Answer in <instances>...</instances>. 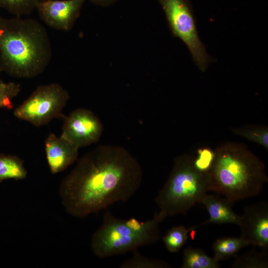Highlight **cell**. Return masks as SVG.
Instances as JSON below:
<instances>
[{"label": "cell", "instance_id": "cell-14", "mask_svg": "<svg viewBox=\"0 0 268 268\" xmlns=\"http://www.w3.org/2000/svg\"><path fill=\"white\" fill-rule=\"evenodd\" d=\"M27 175L21 158L14 155L0 153V183L8 179H24Z\"/></svg>", "mask_w": 268, "mask_h": 268}, {"label": "cell", "instance_id": "cell-7", "mask_svg": "<svg viewBox=\"0 0 268 268\" xmlns=\"http://www.w3.org/2000/svg\"><path fill=\"white\" fill-rule=\"evenodd\" d=\"M165 12L173 35L188 48L196 64L204 71L214 61L207 54L196 28L191 7L186 0H158Z\"/></svg>", "mask_w": 268, "mask_h": 268}, {"label": "cell", "instance_id": "cell-22", "mask_svg": "<svg viewBox=\"0 0 268 268\" xmlns=\"http://www.w3.org/2000/svg\"><path fill=\"white\" fill-rule=\"evenodd\" d=\"M214 150L204 147L198 149L197 155L194 157L195 166L203 172H209L214 158Z\"/></svg>", "mask_w": 268, "mask_h": 268}, {"label": "cell", "instance_id": "cell-17", "mask_svg": "<svg viewBox=\"0 0 268 268\" xmlns=\"http://www.w3.org/2000/svg\"><path fill=\"white\" fill-rule=\"evenodd\" d=\"M235 134L256 143L268 150V127L266 125H246L239 128H231Z\"/></svg>", "mask_w": 268, "mask_h": 268}, {"label": "cell", "instance_id": "cell-16", "mask_svg": "<svg viewBox=\"0 0 268 268\" xmlns=\"http://www.w3.org/2000/svg\"><path fill=\"white\" fill-rule=\"evenodd\" d=\"M268 252H259L255 248L240 255H237L232 263V268H268Z\"/></svg>", "mask_w": 268, "mask_h": 268}, {"label": "cell", "instance_id": "cell-11", "mask_svg": "<svg viewBox=\"0 0 268 268\" xmlns=\"http://www.w3.org/2000/svg\"><path fill=\"white\" fill-rule=\"evenodd\" d=\"M45 146L47 162L52 174L63 171L77 159L79 148L61 135L49 134Z\"/></svg>", "mask_w": 268, "mask_h": 268}, {"label": "cell", "instance_id": "cell-13", "mask_svg": "<svg viewBox=\"0 0 268 268\" xmlns=\"http://www.w3.org/2000/svg\"><path fill=\"white\" fill-rule=\"evenodd\" d=\"M249 245V243L241 236L218 238L213 244V258L219 262L231 257H235L238 251Z\"/></svg>", "mask_w": 268, "mask_h": 268}, {"label": "cell", "instance_id": "cell-5", "mask_svg": "<svg viewBox=\"0 0 268 268\" xmlns=\"http://www.w3.org/2000/svg\"><path fill=\"white\" fill-rule=\"evenodd\" d=\"M210 191L209 172L199 170L194 156L176 157L169 177L155 198L160 213L165 217L186 215L188 210Z\"/></svg>", "mask_w": 268, "mask_h": 268}, {"label": "cell", "instance_id": "cell-20", "mask_svg": "<svg viewBox=\"0 0 268 268\" xmlns=\"http://www.w3.org/2000/svg\"><path fill=\"white\" fill-rule=\"evenodd\" d=\"M133 256L123 262L122 268H168L171 267L166 262L148 258L139 253L137 250L132 252Z\"/></svg>", "mask_w": 268, "mask_h": 268}, {"label": "cell", "instance_id": "cell-21", "mask_svg": "<svg viewBox=\"0 0 268 268\" xmlns=\"http://www.w3.org/2000/svg\"><path fill=\"white\" fill-rule=\"evenodd\" d=\"M20 84L13 82L5 83L0 89V108L11 109L13 107L12 100L20 92Z\"/></svg>", "mask_w": 268, "mask_h": 268}, {"label": "cell", "instance_id": "cell-19", "mask_svg": "<svg viewBox=\"0 0 268 268\" xmlns=\"http://www.w3.org/2000/svg\"><path fill=\"white\" fill-rule=\"evenodd\" d=\"M40 0H0V7L15 16L22 17L36 9Z\"/></svg>", "mask_w": 268, "mask_h": 268}, {"label": "cell", "instance_id": "cell-18", "mask_svg": "<svg viewBox=\"0 0 268 268\" xmlns=\"http://www.w3.org/2000/svg\"><path fill=\"white\" fill-rule=\"evenodd\" d=\"M197 228V226L187 228L184 226L179 225L168 230L162 238L167 250L171 253L178 252L186 243L190 232Z\"/></svg>", "mask_w": 268, "mask_h": 268}, {"label": "cell", "instance_id": "cell-6", "mask_svg": "<svg viewBox=\"0 0 268 268\" xmlns=\"http://www.w3.org/2000/svg\"><path fill=\"white\" fill-rule=\"evenodd\" d=\"M69 98L67 91L59 83L40 85L14 110L13 114L17 119L40 127L54 118L63 117L62 110Z\"/></svg>", "mask_w": 268, "mask_h": 268}, {"label": "cell", "instance_id": "cell-8", "mask_svg": "<svg viewBox=\"0 0 268 268\" xmlns=\"http://www.w3.org/2000/svg\"><path fill=\"white\" fill-rule=\"evenodd\" d=\"M62 130L61 135L79 148L97 142L103 126L91 111L78 108L65 117Z\"/></svg>", "mask_w": 268, "mask_h": 268}, {"label": "cell", "instance_id": "cell-3", "mask_svg": "<svg viewBox=\"0 0 268 268\" xmlns=\"http://www.w3.org/2000/svg\"><path fill=\"white\" fill-rule=\"evenodd\" d=\"M210 191L234 203L258 196L268 178L265 164L243 143L227 142L214 150Z\"/></svg>", "mask_w": 268, "mask_h": 268}, {"label": "cell", "instance_id": "cell-12", "mask_svg": "<svg viewBox=\"0 0 268 268\" xmlns=\"http://www.w3.org/2000/svg\"><path fill=\"white\" fill-rule=\"evenodd\" d=\"M207 211L209 218L206 221L200 224L201 227L209 223L217 224L232 223L239 225L240 215L232 209L231 201L212 195L204 194L200 202Z\"/></svg>", "mask_w": 268, "mask_h": 268}, {"label": "cell", "instance_id": "cell-2", "mask_svg": "<svg viewBox=\"0 0 268 268\" xmlns=\"http://www.w3.org/2000/svg\"><path fill=\"white\" fill-rule=\"evenodd\" d=\"M51 43L44 26L31 18L0 16V70L22 78L35 77L49 64Z\"/></svg>", "mask_w": 268, "mask_h": 268}, {"label": "cell", "instance_id": "cell-9", "mask_svg": "<svg viewBox=\"0 0 268 268\" xmlns=\"http://www.w3.org/2000/svg\"><path fill=\"white\" fill-rule=\"evenodd\" d=\"M238 226L240 236L250 245L268 252V203L266 201L245 206Z\"/></svg>", "mask_w": 268, "mask_h": 268}, {"label": "cell", "instance_id": "cell-24", "mask_svg": "<svg viewBox=\"0 0 268 268\" xmlns=\"http://www.w3.org/2000/svg\"><path fill=\"white\" fill-rule=\"evenodd\" d=\"M1 72V70H0V72ZM5 83L2 81V80L0 78V89H1L4 87L5 85Z\"/></svg>", "mask_w": 268, "mask_h": 268}, {"label": "cell", "instance_id": "cell-1", "mask_svg": "<svg viewBox=\"0 0 268 268\" xmlns=\"http://www.w3.org/2000/svg\"><path fill=\"white\" fill-rule=\"evenodd\" d=\"M142 175L137 160L125 148L99 145L82 156L61 182L62 204L74 217L98 213L133 197Z\"/></svg>", "mask_w": 268, "mask_h": 268}, {"label": "cell", "instance_id": "cell-15", "mask_svg": "<svg viewBox=\"0 0 268 268\" xmlns=\"http://www.w3.org/2000/svg\"><path fill=\"white\" fill-rule=\"evenodd\" d=\"M182 268H218L220 265L200 248L188 247L184 250Z\"/></svg>", "mask_w": 268, "mask_h": 268}, {"label": "cell", "instance_id": "cell-10", "mask_svg": "<svg viewBox=\"0 0 268 268\" xmlns=\"http://www.w3.org/2000/svg\"><path fill=\"white\" fill-rule=\"evenodd\" d=\"M86 0H40L36 9L49 27L67 31L73 26Z\"/></svg>", "mask_w": 268, "mask_h": 268}, {"label": "cell", "instance_id": "cell-23", "mask_svg": "<svg viewBox=\"0 0 268 268\" xmlns=\"http://www.w3.org/2000/svg\"><path fill=\"white\" fill-rule=\"evenodd\" d=\"M91 2L101 5V6H107L110 5L117 0H89Z\"/></svg>", "mask_w": 268, "mask_h": 268}, {"label": "cell", "instance_id": "cell-4", "mask_svg": "<svg viewBox=\"0 0 268 268\" xmlns=\"http://www.w3.org/2000/svg\"><path fill=\"white\" fill-rule=\"evenodd\" d=\"M165 218L158 212L151 219L139 221L134 217L118 218L106 210L102 225L92 235V250L103 259L153 244L160 238L159 224Z\"/></svg>", "mask_w": 268, "mask_h": 268}]
</instances>
